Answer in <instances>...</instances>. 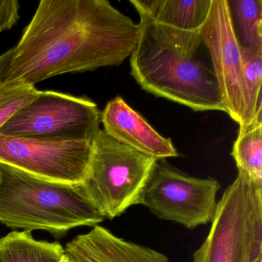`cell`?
Returning a JSON list of instances; mask_svg holds the SVG:
<instances>
[{"instance_id": "cell-1", "label": "cell", "mask_w": 262, "mask_h": 262, "mask_svg": "<svg viewBox=\"0 0 262 262\" xmlns=\"http://www.w3.org/2000/svg\"><path fill=\"white\" fill-rule=\"evenodd\" d=\"M140 27L106 0H42L17 45L6 80L35 85L53 76L118 67Z\"/></svg>"}, {"instance_id": "cell-2", "label": "cell", "mask_w": 262, "mask_h": 262, "mask_svg": "<svg viewBox=\"0 0 262 262\" xmlns=\"http://www.w3.org/2000/svg\"><path fill=\"white\" fill-rule=\"evenodd\" d=\"M131 55V74L148 93L196 112H225L211 63L205 62L199 31L177 30L145 15Z\"/></svg>"}, {"instance_id": "cell-3", "label": "cell", "mask_w": 262, "mask_h": 262, "mask_svg": "<svg viewBox=\"0 0 262 262\" xmlns=\"http://www.w3.org/2000/svg\"><path fill=\"white\" fill-rule=\"evenodd\" d=\"M103 216L82 184L36 177L0 163V223L13 229L42 230L56 238L77 227H95Z\"/></svg>"}, {"instance_id": "cell-4", "label": "cell", "mask_w": 262, "mask_h": 262, "mask_svg": "<svg viewBox=\"0 0 262 262\" xmlns=\"http://www.w3.org/2000/svg\"><path fill=\"white\" fill-rule=\"evenodd\" d=\"M193 262H262V182L238 170Z\"/></svg>"}, {"instance_id": "cell-5", "label": "cell", "mask_w": 262, "mask_h": 262, "mask_svg": "<svg viewBox=\"0 0 262 262\" xmlns=\"http://www.w3.org/2000/svg\"><path fill=\"white\" fill-rule=\"evenodd\" d=\"M157 160L100 129L93 141L90 168L82 184L84 192L104 219L113 220L130 207L140 205Z\"/></svg>"}, {"instance_id": "cell-6", "label": "cell", "mask_w": 262, "mask_h": 262, "mask_svg": "<svg viewBox=\"0 0 262 262\" xmlns=\"http://www.w3.org/2000/svg\"><path fill=\"white\" fill-rule=\"evenodd\" d=\"M101 113L95 102L53 91H39L0 128V135L53 142H93Z\"/></svg>"}, {"instance_id": "cell-7", "label": "cell", "mask_w": 262, "mask_h": 262, "mask_svg": "<svg viewBox=\"0 0 262 262\" xmlns=\"http://www.w3.org/2000/svg\"><path fill=\"white\" fill-rule=\"evenodd\" d=\"M220 188L216 179L191 177L159 159L144 188L140 205L159 219L193 229L212 222Z\"/></svg>"}, {"instance_id": "cell-8", "label": "cell", "mask_w": 262, "mask_h": 262, "mask_svg": "<svg viewBox=\"0 0 262 262\" xmlns=\"http://www.w3.org/2000/svg\"><path fill=\"white\" fill-rule=\"evenodd\" d=\"M93 142H53L0 135V163L53 182L82 184Z\"/></svg>"}, {"instance_id": "cell-9", "label": "cell", "mask_w": 262, "mask_h": 262, "mask_svg": "<svg viewBox=\"0 0 262 262\" xmlns=\"http://www.w3.org/2000/svg\"><path fill=\"white\" fill-rule=\"evenodd\" d=\"M222 95L225 113L239 124L245 118L243 62L228 0H212L209 14L199 30Z\"/></svg>"}, {"instance_id": "cell-10", "label": "cell", "mask_w": 262, "mask_h": 262, "mask_svg": "<svg viewBox=\"0 0 262 262\" xmlns=\"http://www.w3.org/2000/svg\"><path fill=\"white\" fill-rule=\"evenodd\" d=\"M101 122L108 136L139 152L158 160L179 156L171 139L161 136L121 96L107 103Z\"/></svg>"}, {"instance_id": "cell-11", "label": "cell", "mask_w": 262, "mask_h": 262, "mask_svg": "<svg viewBox=\"0 0 262 262\" xmlns=\"http://www.w3.org/2000/svg\"><path fill=\"white\" fill-rule=\"evenodd\" d=\"M64 251L70 262H170L165 254L124 240L100 225L76 236Z\"/></svg>"}, {"instance_id": "cell-12", "label": "cell", "mask_w": 262, "mask_h": 262, "mask_svg": "<svg viewBox=\"0 0 262 262\" xmlns=\"http://www.w3.org/2000/svg\"><path fill=\"white\" fill-rule=\"evenodd\" d=\"M212 0H131L139 15L184 31H199L206 21Z\"/></svg>"}, {"instance_id": "cell-13", "label": "cell", "mask_w": 262, "mask_h": 262, "mask_svg": "<svg viewBox=\"0 0 262 262\" xmlns=\"http://www.w3.org/2000/svg\"><path fill=\"white\" fill-rule=\"evenodd\" d=\"M59 242L37 241L31 231H13L0 238V262H62Z\"/></svg>"}, {"instance_id": "cell-14", "label": "cell", "mask_w": 262, "mask_h": 262, "mask_svg": "<svg viewBox=\"0 0 262 262\" xmlns=\"http://www.w3.org/2000/svg\"><path fill=\"white\" fill-rule=\"evenodd\" d=\"M261 117L260 112L249 125L240 127L231 152L237 170L257 182H262Z\"/></svg>"}, {"instance_id": "cell-15", "label": "cell", "mask_w": 262, "mask_h": 262, "mask_svg": "<svg viewBox=\"0 0 262 262\" xmlns=\"http://www.w3.org/2000/svg\"><path fill=\"white\" fill-rule=\"evenodd\" d=\"M242 55L245 118L240 127L249 125L262 110V48L242 47Z\"/></svg>"}, {"instance_id": "cell-16", "label": "cell", "mask_w": 262, "mask_h": 262, "mask_svg": "<svg viewBox=\"0 0 262 262\" xmlns=\"http://www.w3.org/2000/svg\"><path fill=\"white\" fill-rule=\"evenodd\" d=\"M228 4L242 47L262 48L261 0H232Z\"/></svg>"}, {"instance_id": "cell-17", "label": "cell", "mask_w": 262, "mask_h": 262, "mask_svg": "<svg viewBox=\"0 0 262 262\" xmlns=\"http://www.w3.org/2000/svg\"><path fill=\"white\" fill-rule=\"evenodd\" d=\"M39 91L19 79L0 81V128Z\"/></svg>"}, {"instance_id": "cell-18", "label": "cell", "mask_w": 262, "mask_h": 262, "mask_svg": "<svg viewBox=\"0 0 262 262\" xmlns=\"http://www.w3.org/2000/svg\"><path fill=\"white\" fill-rule=\"evenodd\" d=\"M17 0H0V33L10 30L19 19Z\"/></svg>"}, {"instance_id": "cell-19", "label": "cell", "mask_w": 262, "mask_h": 262, "mask_svg": "<svg viewBox=\"0 0 262 262\" xmlns=\"http://www.w3.org/2000/svg\"><path fill=\"white\" fill-rule=\"evenodd\" d=\"M13 56V49L0 56V81L6 80L7 70Z\"/></svg>"}, {"instance_id": "cell-20", "label": "cell", "mask_w": 262, "mask_h": 262, "mask_svg": "<svg viewBox=\"0 0 262 262\" xmlns=\"http://www.w3.org/2000/svg\"><path fill=\"white\" fill-rule=\"evenodd\" d=\"M62 262H70V261H69V260H67V257H66V256H65V257H64L63 260H62Z\"/></svg>"}]
</instances>
